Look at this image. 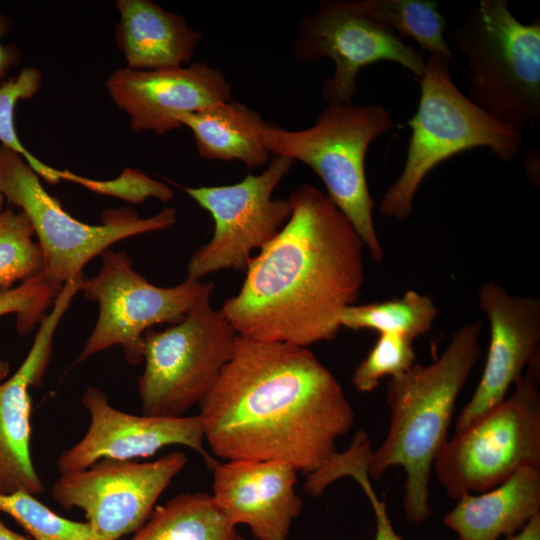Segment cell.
Wrapping results in <instances>:
<instances>
[{"label":"cell","mask_w":540,"mask_h":540,"mask_svg":"<svg viewBox=\"0 0 540 540\" xmlns=\"http://www.w3.org/2000/svg\"><path fill=\"white\" fill-rule=\"evenodd\" d=\"M198 414L222 459L283 461L310 474L336 451L354 411L332 372L306 347L238 335Z\"/></svg>","instance_id":"obj_1"},{"label":"cell","mask_w":540,"mask_h":540,"mask_svg":"<svg viewBox=\"0 0 540 540\" xmlns=\"http://www.w3.org/2000/svg\"><path fill=\"white\" fill-rule=\"evenodd\" d=\"M292 212L253 256L236 295L221 310L241 337L308 348L336 337L343 310L365 283V244L329 196L304 183Z\"/></svg>","instance_id":"obj_2"},{"label":"cell","mask_w":540,"mask_h":540,"mask_svg":"<svg viewBox=\"0 0 540 540\" xmlns=\"http://www.w3.org/2000/svg\"><path fill=\"white\" fill-rule=\"evenodd\" d=\"M482 320L458 328L443 353L427 365L414 363L390 378L386 401L390 424L383 443L372 451L369 477L392 467L405 471L403 510L408 521L431 514L429 480L434 460L448 440L457 398L481 354Z\"/></svg>","instance_id":"obj_3"},{"label":"cell","mask_w":540,"mask_h":540,"mask_svg":"<svg viewBox=\"0 0 540 540\" xmlns=\"http://www.w3.org/2000/svg\"><path fill=\"white\" fill-rule=\"evenodd\" d=\"M452 62L435 55L425 60L420 98L408 120L411 135L403 170L379 203L382 216L404 221L413 212L427 175L445 160L467 150L488 148L503 163L520 153L524 132L489 114L456 86Z\"/></svg>","instance_id":"obj_4"},{"label":"cell","mask_w":540,"mask_h":540,"mask_svg":"<svg viewBox=\"0 0 540 540\" xmlns=\"http://www.w3.org/2000/svg\"><path fill=\"white\" fill-rule=\"evenodd\" d=\"M445 38L465 56L467 96L473 103L520 131L537 127L539 18L522 23L506 0H480Z\"/></svg>","instance_id":"obj_5"},{"label":"cell","mask_w":540,"mask_h":540,"mask_svg":"<svg viewBox=\"0 0 540 540\" xmlns=\"http://www.w3.org/2000/svg\"><path fill=\"white\" fill-rule=\"evenodd\" d=\"M394 126L385 107L352 103L327 105L307 129L290 131L267 123L262 132L270 155L300 161L319 176L375 262H382L385 253L373 221L365 159L370 144Z\"/></svg>","instance_id":"obj_6"},{"label":"cell","mask_w":540,"mask_h":540,"mask_svg":"<svg viewBox=\"0 0 540 540\" xmlns=\"http://www.w3.org/2000/svg\"><path fill=\"white\" fill-rule=\"evenodd\" d=\"M540 357L513 393L448 438L432 469L451 499L484 492L523 467L540 468Z\"/></svg>","instance_id":"obj_7"},{"label":"cell","mask_w":540,"mask_h":540,"mask_svg":"<svg viewBox=\"0 0 540 540\" xmlns=\"http://www.w3.org/2000/svg\"><path fill=\"white\" fill-rule=\"evenodd\" d=\"M0 189L4 198L29 220L43 256V275L55 287L83 273L95 256L126 238L166 229L176 221L174 208L140 217L130 207L108 209L101 224L90 225L65 211L42 186L24 159L0 146Z\"/></svg>","instance_id":"obj_8"},{"label":"cell","mask_w":540,"mask_h":540,"mask_svg":"<svg viewBox=\"0 0 540 540\" xmlns=\"http://www.w3.org/2000/svg\"><path fill=\"white\" fill-rule=\"evenodd\" d=\"M210 296L177 324L143 337L144 370L138 379L141 411L156 417H181L200 405L231 359L237 332Z\"/></svg>","instance_id":"obj_9"},{"label":"cell","mask_w":540,"mask_h":540,"mask_svg":"<svg viewBox=\"0 0 540 540\" xmlns=\"http://www.w3.org/2000/svg\"><path fill=\"white\" fill-rule=\"evenodd\" d=\"M99 273L84 278L80 291L99 307L96 324L78 357V362L119 345L130 365L143 361L144 334L158 324L174 325L204 297L214 285L187 277L172 287L150 283L132 267L125 252L110 248L101 254Z\"/></svg>","instance_id":"obj_10"},{"label":"cell","mask_w":540,"mask_h":540,"mask_svg":"<svg viewBox=\"0 0 540 540\" xmlns=\"http://www.w3.org/2000/svg\"><path fill=\"white\" fill-rule=\"evenodd\" d=\"M293 163L274 156L261 174H248L235 184L182 187L214 223L210 241L190 258L187 277L200 280L224 269L245 272L252 252L268 244L291 216L288 198L272 195Z\"/></svg>","instance_id":"obj_11"},{"label":"cell","mask_w":540,"mask_h":540,"mask_svg":"<svg viewBox=\"0 0 540 540\" xmlns=\"http://www.w3.org/2000/svg\"><path fill=\"white\" fill-rule=\"evenodd\" d=\"M293 57L299 62L329 58L334 73L322 83L327 105L352 104L356 79L368 65L388 61L420 78L425 69L423 56L394 32L356 13L346 0H324L299 23Z\"/></svg>","instance_id":"obj_12"},{"label":"cell","mask_w":540,"mask_h":540,"mask_svg":"<svg viewBox=\"0 0 540 540\" xmlns=\"http://www.w3.org/2000/svg\"><path fill=\"white\" fill-rule=\"evenodd\" d=\"M186 463L181 451L145 463L103 459L87 469L61 474L51 497L64 509L83 510L96 540H118L144 525Z\"/></svg>","instance_id":"obj_13"},{"label":"cell","mask_w":540,"mask_h":540,"mask_svg":"<svg viewBox=\"0 0 540 540\" xmlns=\"http://www.w3.org/2000/svg\"><path fill=\"white\" fill-rule=\"evenodd\" d=\"M90 422L85 435L58 457L61 474L89 468L103 459L132 460L150 457L170 445H183L201 454L211 469L216 463L203 447L199 415L156 417L133 415L115 409L99 388L89 387L82 396Z\"/></svg>","instance_id":"obj_14"},{"label":"cell","mask_w":540,"mask_h":540,"mask_svg":"<svg viewBox=\"0 0 540 540\" xmlns=\"http://www.w3.org/2000/svg\"><path fill=\"white\" fill-rule=\"evenodd\" d=\"M478 304L490 326V343L482 376L455 423L456 432L506 398L526 367L540 357V299L513 295L487 281L478 290Z\"/></svg>","instance_id":"obj_15"},{"label":"cell","mask_w":540,"mask_h":540,"mask_svg":"<svg viewBox=\"0 0 540 540\" xmlns=\"http://www.w3.org/2000/svg\"><path fill=\"white\" fill-rule=\"evenodd\" d=\"M106 87L134 132L157 135L180 128L183 114L232 100V87L222 72L203 62L165 70L117 69Z\"/></svg>","instance_id":"obj_16"},{"label":"cell","mask_w":540,"mask_h":540,"mask_svg":"<svg viewBox=\"0 0 540 540\" xmlns=\"http://www.w3.org/2000/svg\"><path fill=\"white\" fill-rule=\"evenodd\" d=\"M84 273L64 284L51 311L42 319L32 347L17 371L0 382V494L44 492L30 452V386H40L49 365L53 338L73 298L80 292Z\"/></svg>","instance_id":"obj_17"},{"label":"cell","mask_w":540,"mask_h":540,"mask_svg":"<svg viewBox=\"0 0 540 540\" xmlns=\"http://www.w3.org/2000/svg\"><path fill=\"white\" fill-rule=\"evenodd\" d=\"M212 499L236 526L245 524L257 540H287L302 509L295 491L297 470L277 461L216 462Z\"/></svg>","instance_id":"obj_18"},{"label":"cell","mask_w":540,"mask_h":540,"mask_svg":"<svg viewBox=\"0 0 540 540\" xmlns=\"http://www.w3.org/2000/svg\"><path fill=\"white\" fill-rule=\"evenodd\" d=\"M115 5L120 13L115 38L127 68L174 69L192 60L203 35L183 16L150 0H117Z\"/></svg>","instance_id":"obj_19"},{"label":"cell","mask_w":540,"mask_h":540,"mask_svg":"<svg viewBox=\"0 0 540 540\" xmlns=\"http://www.w3.org/2000/svg\"><path fill=\"white\" fill-rule=\"evenodd\" d=\"M539 511L540 468L523 467L482 494L458 498L443 521L457 540H498L520 531Z\"/></svg>","instance_id":"obj_20"},{"label":"cell","mask_w":540,"mask_h":540,"mask_svg":"<svg viewBox=\"0 0 540 540\" xmlns=\"http://www.w3.org/2000/svg\"><path fill=\"white\" fill-rule=\"evenodd\" d=\"M193 133L198 154L208 160H238L249 168L265 164L270 153L262 141L267 124L261 115L235 101L178 117Z\"/></svg>","instance_id":"obj_21"},{"label":"cell","mask_w":540,"mask_h":540,"mask_svg":"<svg viewBox=\"0 0 540 540\" xmlns=\"http://www.w3.org/2000/svg\"><path fill=\"white\" fill-rule=\"evenodd\" d=\"M130 540H244L204 492L179 494L156 507Z\"/></svg>","instance_id":"obj_22"},{"label":"cell","mask_w":540,"mask_h":540,"mask_svg":"<svg viewBox=\"0 0 540 540\" xmlns=\"http://www.w3.org/2000/svg\"><path fill=\"white\" fill-rule=\"evenodd\" d=\"M356 13L408 36L430 55L456 63L444 32L446 20L433 0H346Z\"/></svg>","instance_id":"obj_23"},{"label":"cell","mask_w":540,"mask_h":540,"mask_svg":"<svg viewBox=\"0 0 540 540\" xmlns=\"http://www.w3.org/2000/svg\"><path fill=\"white\" fill-rule=\"evenodd\" d=\"M437 314L438 308L430 296L407 290L399 298L346 307L340 317V327L395 334L413 342L430 331Z\"/></svg>","instance_id":"obj_24"},{"label":"cell","mask_w":540,"mask_h":540,"mask_svg":"<svg viewBox=\"0 0 540 540\" xmlns=\"http://www.w3.org/2000/svg\"><path fill=\"white\" fill-rule=\"evenodd\" d=\"M33 228L18 210L7 208L0 214V288L14 287L43 273V256L33 240Z\"/></svg>","instance_id":"obj_25"},{"label":"cell","mask_w":540,"mask_h":540,"mask_svg":"<svg viewBox=\"0 0 540 540\" xmlns=\"http://www.w3.org/2000/svg\"><path fill=\"white\" fill-rule=\"evenodd\" d=\"M373 449L366 432L356 433L351 445L342 453L335 452L316 472L317 482L327 487L345 476L352 477L368 498L375 516L374 540H403L395 531L386 502L374 491L368 475V462Z\"/></svg>","instance_id":"obj_26"},{"label":"cell","mask_w":540,"mask_h":540,"mask_svg":"<svg viewBox=\"0 0 540 540\" xmlns=\"http://www.w3.org/2000/svg\"><path fill=\"white\" fill-rule=\"evenodd\" d=\"M0 511L7 513L32 540H96L90 524L59 516L34 495L16 491L0 494Z\"/></svg>","instance_id":"obj_27"},{"label":"cell","mask_w":540,"mask_h":540,"mask_svg":"<svg viewBox=\"0 0 540 540\" xmlns=\"http://www.w3.org/2000/svg\"><path fill=\"white\" fill-rule=\"evenodd\" d=\"M42 74L36 67H25L19 74L0 84V142L12 150L49 184L62 180L63 170L50 167L34 156L20 141L14 123V110L19 100L32 98L40 90Z\"/></svg>","instance_id":"obj_28"},{"label":"cell","mask_w":540,"mask_h":540,"mask_svg":"<svg viewBox=\"0 0 540 540\" xmlns=\"http://www.w3.org/2000/svg\"><path fill=\"white\" fill-rule=\"evenodd\" d=\"M61 289L51 284L43 274L12 288H0V317L15 314L17 331L27 334L47 315L46 311L52 308ZM8 373V362L0 360V382Z\"/></svg>","instance_id":"obj_29"},{"label":"cell","mask_w":540,"mask_h":540,"mask_svg":"<svg viewBox=\"0 0 540 540\" xmlns=\"http://www.w3.org/2000/svg\"><path fill=\"white\" fill-rule=\"evenodd\" d=\"M412 341L395 334H379L375 344L353 372L351 382L356 390H375L385 377H395L415 363Z\"/></svg>","instance_id":"obj_30"},{"label":"cell","mask_w":540,"mask_h":540,"mask_svg":"<svg viewBox=\"0 0 540 540\" xmlns=\"http://www.w3.org/2000/svg\"><path fill=\"white\" fill-rule=\"evenodd\" d=\"M74 183L95 193L117 197L133 204L142 203L150 197L168 202L173 197L172 190L166 184L132 168L124 169L117 178L111 180H94L76 175Z\"/></svg>","instance_id":"obj_31"},{"label":"cell","mask_w":540,"mask_h":540,"mask_svg":"<svg viewBox=\"0 0 540 540\" xmlns=\"http://www.w3.org/2000/svg\"><path fill=\"white\" fill-rule=\"evenodd\" d=\"M10 26L11 19L0 13V82L11 68L19 64L21 59V53L15 45H4L1 42L2 36L7 33Z\"/></svg>","instance_id":"obj_32"},{"label":"cell","mask_w":540,"mask_h":540,"mask_svg":"<svg viewBox=\"0 0 540 540\" xmlns=\"http://www.w3.org/2000/svg\"><path fill=\"white\" fill-rule=\"evenodd\" d=\"M506 540H540V513L534 516L520 531Z\"/></svg>","instance_id":"obj_33"},{"label":"cell","mask_w":540,"mask_h":540,"mask_svg":"<svg viewBox=\"0 0 540 540\" xmlns=\"http://www.w3.org/2000/svg\"><path fill=\"white\" fill-rule=\"evenodd\" d=\"M0 540H32L10 530L0 519Z\"/></svg>","instance_id":"obj_34"},{"label":"cell","mask_w":540,"mask_h":540,"mask_svg":"<svg viewBox=\"0 0 540 540\" xmlns=\"http://www.w3.org/2000/svg\"><path fill=\"white\" fill-rule=\"evenodd\" d=\"M4 199H5V198H4V195H3V193H2V191H1V189H0V214H1L2 211H3V203H4Z\"/></svg>","instance_id":"obj_35"}]
</instances>
